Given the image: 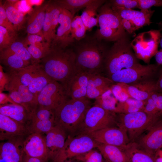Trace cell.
<instances>
[{"label": "cell", "instance_id": "6da1fadb", "mask_svg": "<svg viewBox=\"0 0 162 162\" xmlns=\"http://www.w3.org/2000/svg\"><path fill=\"white\" fill-rule=\"evenodd\" d=\"M75 59L73 49L51 45L49 52L39 63L50 78L66 88L71 80L79 73Z\"/></svg>", "mask_w": 162, "mask_h": 162}, {"label": "cell", "instance_id": "7a4b0ae2", "mask_svg": "<svg viewBox=\"0 0 162 162\" xmlns=\"http://www.w3.org/2000/svg\"><path fill=\"white\" fill-rule=\"evenodd\" d=\"M76 41L73 44V50L78 72L99 74L104 67L107 52L101 40L94 35L92 37L85 36L80 40Z\"/></svg>", "mask_w": 162, "mask_h": 162}, {"label": "cell", "instance_id": "3957f363", "mask_svg": "<svg viewBox=\"0 0 162 162\" xmlns=\"http://www.w3.org/2000/svg\"><path fill=\"white\" fill-rule=\"evenodd\" d=\"M91 102L87 98L68 99L54 111L55 124L62 128L68 136L77 135L80 127Z\"/></svg>", "mask_w": 162, "mask_h": 162}, {"label": "cell", "instance_id": "277c9868", "mask_svg": "<svg viewBox=\"0 0 162 162\" xmlns=\"http://www.w3.org/2000/svg\"><path fill=\"white\" fill-rule=\"evenodd\" d=\"M131 48L130 43L124 37L116 41L107 51L104 68L109 77L122 69L129 68L138 63Z\"/></svg>", "mask_w": 162, "mask_h": 162}, {"label": "cell", "instance_id": "5b68a950", "mask_svg": "<svg viewBox=\"0 0 162 162\" xmlns=\"http://www.w3.org/2000/svg\"><path fill=\"white\" fill-rule=\"evenodd\" d=\"M99 28L94 36L100 40L116 41L124 37L125 30L122 19L108 3L104 4L98 9Z\"/></svg>", "mask_w": 162, "mask_h": 162}, {"label": "cell", "instance_id": "8992f818", "mask_svg": "<svg viewBox=\"0 0 162 162\" xmlns=\"http://www.w3.org/2000/svg\"><path fill=\"white\" fill-rule=\"evenodd\" d=\"M118 126L126 130L130 142H135L145 131L150 129L162 118L152 116L141 110L128 114L117 115Z\"/></svg>", "mask_w": 162, "mask_h": 162}, {"label": "cell", "instance_id": "52a82bcc", "mask_svg": "<svg viewBox=\"0 0 162 162\" xmlns=\"http://www.w3.org/2000/svg\"><path fill=\"white\" fill-rule=\"evenodd\" d=\"M117 113L94 105L87 110L77 135L103 129L118 127Z\"/></svg>", "mask_w": 162, "mask_h": 162}, {"label": "cell", "instance_id": "ba28073f", "mask_svg": "<svg viewBox=\"0 0 162 162\" xmlns=\"http://www.w3.org/2000/svg\"><path fill=\"white\" fill-rule=\"evenodd\" d=\"M6 74L7 80L4 88L8 92L9 98L32 113L38 107L37 97L21 83L12 72L9 70Z\"/></svg>", "mask_w": 162, "mask_h": 162}, {"label": "cell", "instance_id": "9c48e42d", "mask_svg": "<svg viewBox=\"0 0 162 162\" xmlns=\"http://www.w3.org/2000/svg\"><path fill=\"white\" fill-rule=\"evenodd\" d=\"M9 70L12 72L37 98L43 88L53 80L47 75L39 63H34L18 70Z\"/></svg>", "mask_w": 162, "mask_h": 162}, {"label": "cell", "instance_id": "30bf717a", "mask_svg": "<svg viewBox=\"0 0 162 162\" xmlns=\"http://www.w3.org/2000/svg\"><path fill=\"white\" fill-rule=\"evenodd\" d=\"M98 142L88 134L68 136L64 145L52 162H65L96 148Z\"/></svg>", "mask_w": 162, "mask_h": 162}, {"label": "cell", "instance_id": "8fae6325", "mask_svg": "<svg viewBox=\"0 0 162 162\" xmlns=\"http://www.w3.org/2000/svg\"><path fill=\"white\" fill-rule=\"evenodd\" d=\"M161 37L160 31L151 30L139 33L130 43L136 58L145 62L150 59L158 52Z\"/></svg>", "mask_w": 162, "mask_h": 162}, {"label": "cell", "instance_id": "7c38bea8", "mask_svg": "<svg viewBox=\"0 0 162 162\" xmlns=\"http://www.w3.org/2000/svg\"><path fill=\"white\" fill-rule=\"evenodd\" d=\"M68 98L65 87L61 83L52 80L38 94V106L54 111L65 103Z\"/></svg>", "mask_w": 162, "mask_h": 162}, {"label": "cell", "instance_id": "4fadbf2b", "mask_svg": "<svg viewBox=\"0 0 162 162\" xmlns=\"http://www.w3.org/2000/svg\"><path fill=\"white\" fill-rule=\"evenodd\" d=\"M157 70L158 66L155 64L142 65L138 63L114 74L109 78L114 82L134 84L148 80Z\"/></svg>", "mask_w": 162, "mask_h": 162}, {"label": "cell", "instance_id": "5bb4252c", "mask_svg": "<svg viewBox=\"0 0 162 162\" xmlns=\"http://www.w3.org/2000/svg\"><path fill=\"white\" fill-rule=\"evenodd\" d=\"M87 134L99 143L121 148L130 142L126 130L121 126L106 128Z\"/></svg>", "mask_w": 162, "mask_h": 162}, {"label": "cell", "instance_id": "9a60e30c", "mask_svg": "<svg viewBox=\"0 0 162 162\" xmlns=\"http://www.w3.org/2000/svg\"><path fill=\"white\" fill-rule=\"evenodd\" d=\"M74 17L70 11L62 9L58 19L59 25L55 38L51 45L65 48L75 42L71 34V24Z\"/></svg>", "mask_w": 162, "mask_h": 162}, {"label": "cell", "instance_id": "2e32d148", "mask_svg": "<svg viewBox=\"0 0 162 162\" xmlns=\"http://www.w3.org/2000/svg\"><path fill=\"white\" fill-rule=\"evenodd\" d=\"M55 125L54 111L38 106L32 114L31 120L27 128L30 133L46 134Z\"/></svg>", "mask_w": 162, "mask_h": 162}, {"label": "cell", "instance_id": "e0dca14e", "mask_svg": "<svg viewBox=\"0 0 162 162\" xmlns=\"http://www.w3.org/2000/svg\"><path fill=\"white\" fill-rule=\"evenodd\" d=\"M148 130L146 134L139 137L135 142L141 149L154 155L162 146V118Z\"/></svg>", "mask_w": 162, "mask_h": 162}, {"label": "cell", "instance_id": "ac0fdd59", "mask_svg": "<svg viewBox=\"0 0 162 162\" xmlns=\"http://www.w3.org/2000/svg\"><path fill=\"white\" fill-rule=\"evenodd\" d=\"M23 148L27 156L40 159L45 162L49 160L45 136L41 133H30L24 141Z\"/></svg>", "mask_w": 162, "mask_h": 162}, {"label": "cell", "instance_id": "d6986e66", "mask_svg": "<svg viewBox=\"0 0 162 162\" xmlns=\"http://www.w3.org/2000/svg\"><path fill=\"white\" fill-rule=\"evenodd\" d=\"M62 9L53 1L47 6L43 28L44 37L50 46L56 37V28Z\"/></svg>", "mask_w": 162, "mask_h": 162}, {"label": "cell", "instance_id": "ffe728a7", "mask_svg": "<svg viewBox=\"0 0 162 162\" xmlns=\"http://www.w3.org/2000/svg\"><path fill=\"white\" fill-rule=\"evenodd\" d=\"M46 134L48 159L51 160L52 162L63 148L68 135L64 130L56 125Z\"/></svg>", "mask_w": 162, "mask_h": 162}, {"label": "cell", "instance_id": "44dd1931", "mask_svg": "<svg viewBox=\"0 0 162 162\" xmlns=\"http://www.w3.org/2000/svg\"><path fill=\"white\" fill-rule=\"evenodd\" d=\"M29 133L26 125L0 114L1 140H11Z\"/></svg>", "mask_w": 162, "mask_h": 162}, {"label": "cell", "instance_id": "7402d4cb", "mask_svg": "<svg viewBox=\"0 0 162 162\" xmlns=\"http://www.w3.org/2000/svg\"><path fill=\"white\" fill-rule=\"evenodd\" d=\"M111 6L121 18L131 21L136 30L144 26L149 25L152 23L150 19L154 10L150 9L139 11L132 9H124Z\"/></svg>", "mask_w": 162, "mask_h": 162}, {"label": "cell", "instance_id": "603a6c76", "mask_svg": "<svg viewBox=\"0 0 162 162\" xmlns=\"http://www.w3.org/2000/svg\"><path fill=\"white\" fill-rule=\"evenodd\" d=\"M90 74L80 72L71 80L66 87L67 94L73 99L86 98L87 87Z\"/></svg>", "mask_w": 162, "mask_h": 162}, {"label": "cell", "instance_id": "cb8c5ba5", "mask_svg": "<svg viewBox=\"0 0 162 162\" xmlns=\"http://www.w3.org/2000/svg\"><path fill=\"white\" fill-rule=\"evenodd\" d=\"M114 83L110 78L99 74H90L87 87V98L95 99L109 89Z\"/></svg>", "mask_w": 162, "mask_h": 162}, {"label": "cell", "instance_id": "d4e9b609", "mask_svg": "<svg viewBox=\"0 0 162 162\" xmlns=\"http://www.w3.org/2000/svg\"><path fill=\"white\" fill-rule=\"evenodd\" d=\"M130 98L146 101L156 90V83L148 80L132 84L122 83Z\"/></svg>", "mask_w": 162, "mask_h": 162}, {"label": "cell", "instance_id": "484cf974", "mask_svg": "<svg viewBox=\"0 0 162 162\" xmlns=\"http://www.w3.org/2000/svg\"><path fill=\"white\" fill-rule=\"evenodd\" d=\"M0 114L25 124L27 127L32 113L21 105L16 103H10L1 105Z\"/></svg>", "mask_w": 162, "mask_h": 162}, {"label": "cell", "instance_id": "4316f807", "mask_svg": "<svg viewBox=\"0 0 162 162\" xmlns=\"http://www.w3.org/2000/svg\"><path fill=\"white\" fill-rule=\"evenodd\" d=\"M48 4V3H47L35 8L30 14L26 26V31L28 35L35 34L44 37L40 32L43 30Z\"/></svg>", "mask_w": 162, "mask_h": 162}, {"label": "cell", "instance_id": "83f0119b", "mask_svg": "<svg viewBox=\"0 0 162 162\" xmlns=\"http://www.w3.org/2000/svg\"><path fill=\"white\" fill-rule=\"evenodd\" d=\"M96 148L108 162H130L120 147L99 143Z\"/></svg>", "mask_w": 162, "mask_h": 162}, {"label": "cell", "instance_id": "f1b7e54d", "mask_svg": "<svg viewBox=\"0 0 162 162\" xmlns=\"http://www.w3.org/2000/svg\"><path fill=\"white\" fill-rule=\"evenodd\" d=\"M62 9L70 11L74 16L80 10L92 6L101 7L106 2L103 0H58L53 1Z\"/></svg>", "mask_w": 162, "mask_h": 162}, {"label": "cell", "instance_id": "f546056e", "mask_svg": "<svg viewBox=\"0 0 162 162\" xmlns=\"http://www.w3.org/2000/svg\"><path fill=\"white\" fill-rule=\"evenodd\" d=\"M130 162H155L154 156L141 149L135 142L122 148Z\"/></svg>", "mask_w": 162, "mask_h": 162}, {"label": "cell", "instance_id": "4dcf8cb0", "mask_svg": "<svg viewBox=\"0 0 162 162\" xmlns=\"http://www.w3.org/2000/svg\"><path fill=\"white\" fill-rule=\"evenodd\" d=\"M18 143L10 140L1 144L0 158L5 162H20L22 152L19 148Z\"/></svg>", "mask_w": 162, "mask_h": 162}, {"label": "cell", "instance_id": "1f68e13d", "mask_svg": "<svg viewBox=\"0 0 162 162\" xmlns=\"http://www.w3.org/2000/svg\"><path fill=\"white\" fill-rule=\"evenodd\" d=\"M15 4L7 0L3 5L8 19L16 31L22 28L25 21V15L23 12L14 6Z\"/></svg>", "mask_w": 162, "mask_h": 162}, {"label": "cell", "instance_id": "d6a6232c", "mask_svg": "<svg viewBox=\"0 0 162 162\" xmlns=\"http://www.w3.org/2000/svg\"><path fill=\"white\" fill-rule=\"evenodd\" d=\"M95 99L94 105H98L106 110L116 113L119 102L113 95L110 88Z\"/></svg>", "mask_w": 162, "mask_h": 162}, {"label": "cell", "instance_id": "836d02e7", "mask_svg": "<svg viewBox=\"0 0 162 162\" xmlns=\"http://www.w3.org/2000/svg\"><path fill=\"white\" fill-rule=\"evenodd\" d=\"M12 54L19 55L23 60L30 62L32 64V56L24 42L16 41L8 48L1 51L0 57Z\"/></svg>", "mask_w": 162, "mask_h": 162}, {"label": "cell", "instance_id": "e575fe53", "mask_svg": "<svg viewBox=\"0 0 162 162\" xmlns=\"http://www.w3.org/2000/svg\"><path fill=\"white\" fill-rule=\"evenodd\" d=\"M0 62L8 67L10 70H18L32 64L30 62L23 60L16 54L0 57Z\"/></svg>", "mask_w": 162, "mask_h": 162}, {"label": "cell", "instance_id": "d590c367", "mask_svg": "<svg viewBox=\"0 0 162 162\" xmlns=\"http://www.w3.org/2000/svg\"><path fill=\"white\" fill-rule=\"evenodd\" d=\"M50 46V45L47 42L42 44L41 42H38L31 44L27 47L32 57V64L39 63L40 60L48 52Z\"/></svg>", "mask_w": 162, "mask_h": 162}, {"label": "cell", "instance_id": "8d00e7d4", "mask_svg": "<svg viewBox=\"0 0 162 162\" xmlns=\"http://www.w3.org/2000/svg\"><path fill=\"white\" fill-rule=\"evenodd\" d=\"M100 7L92 6L85 8L80 16L87 30H90L98 23V9Z\"/></svg>", "mask_w": 162, "mask_h": 162}, {"label": "cell", "instance_id": "74e56055", "mask_svg": "<svg viewBox=\"0 0 162 162\" xmlns=\"http://www.w3.org/2000/svg\"><path fill=\"white\" fill-rule=\"evenodd\" d=\"M87 30L80 16H74L71 24V34L73 38L76 41L80 40L86 36Z\"/></svg>", "mask_w": 162, "mask_h": 162}, {"label": "cell", "instance_id": "f35d334b", "mask_svg": "<svg viewBox=\"0 0 162 162\" xmlns=\"http://www.w3.org/2000/svg\"><path fill=\"white\" fill-rule=\"evenodd\" d=\"M16 35L0 26V50L9 47L16 41Z\"/></svg>", "mask_w": 162, "mask_h": 162}, {"label": "cell", "instance_id": "ab89813d", "mask_svg": "<svg viewBox=\"0 0 162 162\" xmlns=\"http://www.w3.org/2000/svg\"><path fill=\"white\" fill-rule=\"evenodd\" d=\"M103 156L99 152L92 149L77 156L72 160L80 162H103Z\"/></svg>", "mask_w": 162, "mask_h": 162}, {"label": "cell", "instance_id": "60d3db41", "mask_svg": "<svg viewBox=\"0 0 162 162\" xmlns=\"http://www.w3.org/2000/svg\"><path fill=\"white\" fill-rule=\"evenodd\" d=\"M110 89L113 95L119 102H124L130 98L122 83L114 84Z\"/></svg>", "mask_w": 162, "mask_h": 162}, {"label": "cell", "instance_id": "b9f144b4", "mask_svg": "<svg viewBox=\"0 0 162 162\" xmlns=\"http://www.w3.org/2000/svg\"><path fill=\"white\" fill-rule=\"evenodd\" d=\"M109 3L112 6L124 9L138 8L137 0H112Z\"/></svg>", "mask_w": 162, "mask_h": 162}, {"label": "cell", "instance_id": "7bdbcfd3", "mask_svg": "<svg viewBox=\"0 0 162 162\" xmlns=\"http://www.w3.org/2000/svg\"><path fill=\"white\" fill-rule=\"evenodd\" d=\"M0 3V26L5 28L10 32L16 35L14 26L7 17L3 5L1 1Z\"/></svg>", "mask_w": 162, "mask_h": 162}, {"label": "cell", "instance_id": "ee69618b", "mask_svg": "<svg viewBox=\"0 0 162 162\" xmlns=\"http://www.w3.org/2000/svg\"><path fill=\"white\" fill-rule=\"evenodd\" d=\"M143 111L151 116H162V113L158 111L154 101L150 97L146 100Z\"/></svg>", "mask_w": 162, "mask_h": 162}, {"label": "cell", "instance_id": "f6af8a7d", "mask_svg": "<svg viewBox=\"0 0 162 162\" xmlns=\"http://www.w3.org/2000/svg\"><path fill=\"white\" fill-rule=\"evenodd\" d=\"M138 8L141 11L150 9L153 6H162V0H137Z\"/></svg>", "mask_w": 162, "mask_h": 162}, {"label": "cell", "instance_id": "bcb514c9", "mask_svg": "<svg viewBox=\"0 0 162 162\" xmlns=\"http://www.w3.org/2000/svg\"><path fill=\"white\" fill-rule=\"evenodd\" d=\"M150 97L154 101L158 111L162 113V93L155 91Z\"/></svg>", "mask_w": 162, "mask_h": 162}, {"label": "cell", "instance_id": "7dc6e473", "mask_svg": "<svg viewBox=\"0 0 162 162\" xmlns=\"http://www.w3.org/2000/svg\"><path fill=\"white\" fill-rule=\"evenodd\" d=\"M44 39V37L40 35L34 34L28 35L24 43L27 47V45L41 42Z\"/></svg>", "mask_w": 162, "mask_h": 162}, {"label": "cell", "instance_id": "c3c4849f", "mask_svg": "<svg viewBox=\"0 0 162 162\" xmlns=\"http://www.w3.org/2000/svg\"><path fill=\"white\" fill-rule=\"evenodd\" d=\"M121 19L123 28L128 32L132 33L136 30L134 26L131 21L127 20Z\"/></svg>", "mask_w": 162, "mask_h": 162}, {"label": "cell", "instance_id": "681fc988", "mask_svg": "<svg viewBox=\"0 0 162 162\" xmlns=\"http://www.w3.org/2000/svg\"><path fill=\"white\" fill-rule=\"evenodd\" d=\"M154 156L155 162H162V146L157 150Z\"/></svg>", "mask_w": 162, "mask_h": 162}, {"label": "cell", "instance_id": "f907efd6", "mask_svg": "<svg viewBox=\"0 0 162 162\" xmlns=\"http://www.w3.org/2000/svg\"><path fill=\"white\" fill-rule=\"evenodd\" d=\"M24 162H45L44 160L37 158L32 157L26 155Z\"/></svg>", "mask_w": 162, "mask_h": 162}, {"label": "cell", "instance_id": "816d5d0a", "mask_svg": "<svg viewBox=\"0 0 162 162\" xmlns=\"http://www.w3.org/2000/svg\"><path fill=\"white\" fill-rule=\"evenodd\" d=\"M156 91L162 93V74L155 84Z\"/></svg>", "mask_w": 162, "mask_h": 162}, {"label": "cell", "instance_id": "f5cc1de1", "mask_svg": "<svg viewBox=\"0 0 162 162\" xmlns=\"http://www.w3.org/2000/svg\"><path fill=\"white\" fill-rule=\"evenodd\" d=\"M155 60L159 64L162 65V50L158 51L155 55Z\"/></svg>", "mask_w": 162, "mask_h": 162}, {"label": "cell", "instance_id": "db71d44e", "mask_svg": "<svg viewBox=\"0 0 162 162\" xmlns=\"http://www.w3.org/2000/svg\"><path fill=\"white\" fill-rule=\"evenodd\" d=\"M65 162H80L77 161L76 160H69L66 161Z\"/></svg>", "mask_w": 162, "mask_h": 162}, {"label": "cell", "instance_id": "11a10c76", "mask_svg": "<svg viewBox=\"0 0 162 162\" xmlns=\"http://www.w3.org/2000/svg\"><path fill=\"white\" fill-rule=\"evenodd\" d=\"M159 43L160 44V46L162 49V37H161V38H160Z\"/></svg>", "mask_w": 162, "mask_h": 162}, {"label": "cell", "instance_id": "9f6ffc18", "mask_svg": "<svg viewBox=\"0 0 162 162\" xmlns=\"http://www.w3.org/2000/svg\"><path fill=\"white\" fill-rule=\"evenodd\" d=\"M108 162L107 161H106L105 162Z\"/></svg>", "mask_w": 162, "mask_h": 162}, {"label": "cell", "instance_id": "6f0895ef", "mask_svg": "<svg viewBox=\"0 0 162 162\" xmlns=\"http://www.w3.org/2000/svg\"></svg>", "mask_w": 162, "mask_h": 162}]
</instances>
